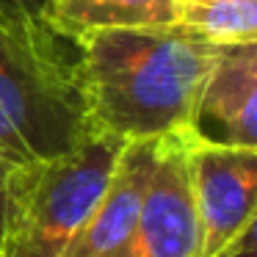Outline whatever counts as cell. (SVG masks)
<instances>
[{"instance_id": "cell-4", "label": "cell", "mask_w": 257, "mask_h": 257, "mask_svg": "<svg viewBox=\"0 0 257 257\" xmlns=\"http://www.w3.org/2000/svg\"><path fill=\"white\" fill-rule=\"evenodd\" d=\"M199 216L191 177V133L161 136L130 257H196Z\"/></svg>"}, {"instance_id": "cell-7", "label": "cell", "mask_w": 257, "mask_h": 257, "mask_svg": "<svg viewBox=\"0 0 257 257\" xmlns=\"http://www.w3.org/2000/svg\"><path fill=\"white\" fill-rule=\"evenodd\" d=\"M158 144L161 136L136 139L122 147L105 194L69 240L64 257H130Z\"/></svg>"}, {"instance_id": "cell-3", "label": "cell", "mask_w": 257, "mask_h": 257, "mask_svg": "<svg viewBox=\"0 0 257 257\" xmlns=\"http://www.w3.org/2000/svg\"><path fill=\"white\" fill-rule=\"evenodd\" d=\"M127 141L91 127L75 150L25 163L20 199L0 257H64L89 218Z\"/></svg>"}, {"instance_id": "cell-10", "label": "cell", "mask_w": 257, "mask_h": 257, "mask_svg": "<svg viewBox=\"0 0 257 257\" xmlns=\"http://www.w3.org/2000/svg\"><path fill=\"white\" fill-rule=\"evenodd\" d=\"M23 172H25V163L0 152V249L6 243L9 227H12V218H14L20 185H23Z\"/></svg>"}, {"instance_id": "cell-5", "label": "cell", "mask_w": 257, "mask_h": 257, "mask_svg": "<svg viewBox=\"0 0 257 257\" xmlns=\"http://www.w3.org/2000/svg\"><path fill=\"white\" fill-rule=\"evenodd\" d=\"M191 177L199 216L196 257H216L254 224L257 147L205 144L191 136Z\"/></svg>"}, {"instance_id": "cell-8", "label": "cell", "mask_w": 257, "mask_h": 257, "mask_svg": "<svg viewBox=\"0 0 257 257\" xmlns=\"http://www.w3.org/2000/svg\"><path fill=\"white\" fill-rule=\"evenodd\" d=\"M47 20L67 42H78L91 31L174 25L180 0H47Z\"/></svg>"}, {"instance_id": "cell-9", "label": "cell", "mask_w": 257, "mask_h": 257, "mask_svg": "<svg viewBox=\"0 0 257 257\" xmlns=\"http://www.w3.org/2000/svg\"><path fill=\"white\" fill-rule=\"evenodd\" d=\"M177 23L210 45L257 42V0H180Z\"/></svg>"}, {"instance_id": "cell-2", "label": "cell", "mask_w": 257, "mask_h": 257, "mask_svg": "<svg viewBox=\"0 0 257 257\" xmlns=\"http://www.w3.org/2000/svg\"><path fill=\"white\" fill-rule=\"evenodd\" d=\"M67 42L47 23L0 14V111L20 133L31 161L75 150L91 130Z\"/></svg>"}, {"instance_id": "cell-11", "label": "cell", "mask_w": 257, "mask_h": 257, "mask_svg": "<svg viewBox=\"0 0 257 257\" xmlns=\"http://www.w3.org/2000/svg\"><path fill=\"white\" fill-rule=\"evenodd\" d=\"M0 14L14 20H34V23H47V0H0Z\"/></svg>"}, {"instance_id": "cell-1", "label": "cell", "mask_w": 257, "mask_h": 257, "mask_svg": "<svg viewBox=\"0 0 257 257\" xmlns=\"http://www.w3.org/2000/svg\"><path fill=\"white\" fill-rule=\"evenodd\" d=\"M75 50L89 124L136 141L188 130L218 45L174 23L91 31Z\"/></svg>"}, {"instance_id": "cell-12", "label": "cell", "mask_w": 257, "mask_h": 257, "mask_svg": "<svg viewBox=\"0 0 257 257\" xmlns=\"http://www.w3.org/2000/svg\"><path fill=\"white\" fill-rule=\"evenodd\" d=\"M216 257H254V224L246 227L243 232H240L238 238H235L232 243Z\"/></svg>"}, {"instance_id": "cell-6", "label": "cell", "mask_w": 257, "mask_h": 257, "mask_svg": "<svg viewBox=\"0 0 257 257\" xmlns=\"http://www.w3.org/2000/svg\"><path fill=\"white\" fill-rule=\"evenodd\" d=\"M188 133L221 147H257V42L218 45Z\"/></svg>"}]
</instances>
